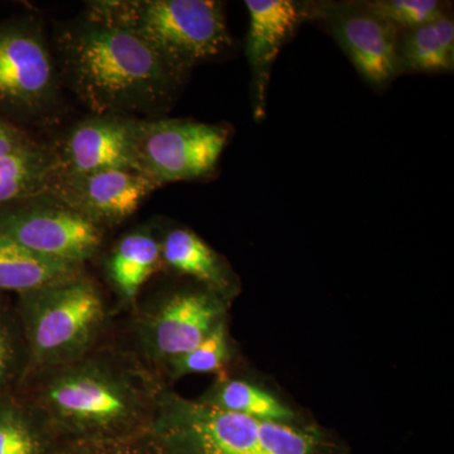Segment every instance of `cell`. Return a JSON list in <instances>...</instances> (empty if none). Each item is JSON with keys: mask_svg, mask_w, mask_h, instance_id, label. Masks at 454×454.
Segmentation results:
<instances>
[{"mask_svg": "<svg viewBox=\"0 0 454 454\" xmlns=\"http://www.w3.org/2000/svg\"><path fill=\"white\" fill-rule=\"evenodd\" d=\"M164 385L139 358L97 348L74 363L27 372L16 391L50 433L91 443L146 432Z\"/></svg>", "mask_w": 454, "mask_h": 454, "instance_id": "6da1fadb", "label": "cell"}, {"mask_svg": "<svg viewBox=\"0 0 454 454\" xmlns=\"http://www.w3.org/2000/svg\"><path fill=\"white\" fill-rule=\"evenodd\" d=\"M55 55L61 82L94 115L167 112L187 76L136 32L89 13L61 27Z\"/></svg>", "mask_w": 454, "mask_h": 454, "instance_id": "7a4b0ae2", "label": "cell"}, {"mask_svg": "<svg viewBox=\"0 0 454 454\" xmlns=\"http://www.w3.org/2000/svg\"><path fill=\"white\" fill-rule=\"evenodd\" d=\"M148 433L163 454H349L336 432L307 418L286 423L230 413L168 385Z\"/></svg>", "mask_w": 454, "mask_h": 454, "instance_id": "3957f363", "label": "cell"}, {"mask_svg": "<svg viewBox=\"0 0 454 454\" xmlns=\"http://www.w3.org/2000/svg\"><path fill=\"white\" fill-rule=\"evenodd\" d=\"M16 310L28 355L27 372L86 356L98 348L107 321L106 300L85 271L18 295Z\"/></svg>", "mask_w": 454, "mask_h": 454, "instance_id": "277c9868", "label": "cell"}, {"mask_svg": "<svg viewBox=\"0 0 454 454\" xmlns=\"http://www.w3.org/2000/svg\"><path fill=\"white\" fill-rule=\"evenodd\" d=\"M86 13L136 32L186 74L232 44L223 4L215 0H101Z\"/></svg>", "mask_w": 454, "mask_h": 454, "instance_id": "5b68a950", "label": "cell"}, {"mask_svg": "<svg viewBox=\"0 0 454 454\" xmlns=\"http://www.w3.org/2000/svg\"><path fill=\"white\" fill-rule=\"evenodd\" d=\"M61 82L38 20L20 17L0 23V118H42L59 103Z\"/></svg>", "mask_w": 454, "mask_h": 454, "instance_id": "8992f818", "label": "cell"}, {"mask_svg": "<svg viewBox=\"0 0 454 454\" xmlns=\"http://www.w3.org/2000/svg\"><path fill=\"white\" fill-rule=\"evenodd\" d=\"M231 131L227 125L191 119H138L136 170L158 188L215 173Z\"/></svg>", "mask_w": 454, "mask_h": 454, "instance_id": "52a82bcc", "label": "cell"}, {"mask_svg": "<svg viewBox=\"0 0 454 454\" xmlns=\"http://www.w3.org/2000/svg\"><path fill=\"white\" fill-rule=\"evenodd\" d=\"M229 303L196 282L160 295L137 322V343L146 366L160 378L170 361L226 322Z\"/></svg>", "mask_w": 454, "mask_h": 454, "instance_id": "ba28073f", "label": "cell"}, {"mask_svg": "<svg viewBox=\"0 0 454 454\" xmlns=\"http://www.w3.org/2000/svg\"><path fill=\"white\" fill-rule=\"evenodd\" d=\"M0 236L44 258L83 267L100 249L104 227L42 195L0 208Z\"/></svg>", "mask_w": 454, "mask_h": 454, "instance_id": "9c48e42d", "label": "cell"}, {"mask_svg": "<svg viewBox=\"0 0 454 454\" xmlns=\"http://www.w3.org/2000/svg\"><path fill=\"white\" fill-rule=\"evenodd\" d=\"M310 14L325 26L372 88L385 89L399 76L400 32L364 2L310 3Z\"/></svg>", "mask_w": 454, "mask_h": 454, "instance_id": "30bf717a", "label": "cell"}, {"mask_svg": "<svg viewBox=\"0 0 454 454\" xmlns=\"http://www.w3.org/2000/svg\"><path fill=\"white\" fill-rule=\"evenodd\" d=\"M157 186L134 169H106L55 177L46 195L101 227L129 219Z\"/></svg>", "mask_w": 454, "mask_h": 454, "instance_id": "8fae6325", "label": "cell"}, {"mask_svg": "<svg viewBox=\"0 0 454 454\" xmlns=\"http://www.w3.org/2000/svg\"><path fill=\"white\" fill-rule=\"evenodd\" d=\"M137 124L138 119L119 114L92 115L77 122L52 148L55 177L115 168L136 170Z\"/></svg>", "mask_w": 454, "mask_h": 454, "instance_id": "7c38bea8", "label": "cell"}, {"mask_svg": "<svg viewBox=\"0 0 454 454\" xmlns=\"http://www.w3.org/2000/svg\"><path fill=\"white\" fill-rule=\"evenodd\" d=\"M249 12L245 52L252 71L253 112L256 121L265 116L271 68L298 27L312 20L310 3L294 0H247Z\"/></svg>", "mask_w": 454, "mask_h": 454, "instance_id": "4fadbf2b", "label": "cell"}, {"mask_svg": "<svg viewBox=\"0 0 454 454\" xmlns=\"http://www.w3.org/2000/svg\"><path fill=\"white\" fill-rule=\"evenodd\" d=\"M162 262L176 273L192 278L226 301L238 294L239 280L219 253L187 227H173L160 239Z\"/></svg>", "mask_w": 454, "mask_h": 454, "instance_id": "5bb4252c", "label": "cell"}, {"mask_svg": "<svg viewBox=\"0 0 454 454\" xmlns=\"http://www.w3.org/2000/svg\"><path fill=\"white\" fill-rule=\"evenodd\" d=\"M162 264L160 239L149 229L122 236L106 260V273L119 297L133 303L140 289Z\"/></svg>", "mask_w": 454, "mask_h": 454, "instance_id": "9a60e30c", "label": "cell"}, {"mask_svg": "<svg viewBox=\"0 0 454 454\" xmlns=\"http://www.w3.org/2000/svg\"><path fill=\"white\" fill-rule=\"evenodd\" d=\"M400 74L450 73L454 67V20L446 12L427 25L400 32Z\"/></svg>", "mask_w": 454, "mask_h": 454, "instance_id": "2e32d148", "label": "cell"}, {"mask_svg": "<svg viewBox=\"0 0 454 454\" xmlns=\"http://www.w3.org/2000/svg\"><path fill=\"white\" fill-rule=\"evenodd\" d=\"M199 399L221 411L256 419L286 423L306 419L271 391L253 381L230 378L226 372L221 373Z\"/></svg>", "mask_w": 454, "mask_h": 454, "instance_id": "e0dca14e", "label": "cell"}, {"mask_svg": "<svg viewBox=\"0 0 454 454\" xmlns=\"http://www.w3.org/2000/svg\"><path fill=\"white\" fill-rule=\"evenodd\" d=\"M55 175L52 148L35 142L0 158V208L46 195Z\"/></svg>", "mask_w": 454, "mask_h": 454, "instance_id": "ac0fdd59", "label": "cell"}, {"mask_svg": "<svg viewBox=\"0 0 454 454\" xmlns=\"http://www.w3.org/2000/svg\"><path fill=\"white\" fill-rule=\"evenodd\" d=\"M82 271V265L44 258L0 236V293L18 297Z\"/></svg>", "mask_w": 454, "mask_h": 454, "instance_id": "d6986e66", "label": "cell"}, {"mask_svg": "<svg viewBox=\"0 0 454 454\" xmlns=\"http://www.w3.org/2000/svg\"><path fill=\"white\" fill-rule=\"evenodd\" d=\"M50 434L16 390L0 395V454H47Z\"/></svg>", "mask_w": 454, "mask_h": 454, "instance_id": "ffe728a7", "label": "cell"}, {"mask_svg": "<svg viewBox=\"0 0 454 454\" xmlns=\"http://www.w3.org/2000/svg\"><path fill=\"white\" fill-rule=\"evenodd\" d=\"M231 358V340L226 321L214 330V333L208 334L195 348L170 361L160 372V379L168 385V382H175L184 376L196 373L221 375L225 372L227 364Z\"/></svg>", "mask_w": 454, "mask_h": 454, "instance_id": "44dd1931", "label": "cell"}, {"mask_svg": "<svg viewBox=\"0 0 454 454\" xmlns=\"http://www.w3.org/2000/svg\"><path fill=\"white\" fill-rule=\"evenodd\" d=\"M28 355L16 307L0 303V395L17 390L25 378Z\"/></svg>", "mask_w": 454, "mask_h": 454, "instance_id": "7402d4cb", "label": "cell"}, {"mask_svg": "<svg viewBox=\"0 0 454 454\" xmlns=\"http://www.w3.org/2000/svg\"><path fill=\"white\" fill-rule=\"evenodd\" d=\"M364 4L399 32L427 25L450 11L448 3L438 0H372Z\"/></svg>", "mask_w": 454, "mask_h": 454, "instance_id": "603a6c76", "label": "cell"}, {"mask_svg": "<svg viewBox=\"0 0 454 454\" xmlns=\"http://www.w3.org/2000/svg\"><path fill=\"white\" fill-rule=\"evenodd\" d=\"M65 454H163L148 430L131 437L91 443H74Z\"/></svg>", "mask_w": 454, "mask_h": 454, "instance_id": "cb8c5ba5", "label": "cell"}, {"mask_svg": "<svg viewBox=\"0 0 454 454\" xmlns=\"http://www.w3.org/2000/svg\"><path fill=\"white\" fill-rule=\"evenodd\" d=\"M13 124L12 121H5V119L0 118V133H2L3 130L7 129L9 125Z\"/></svg>", "mask_w": 454, "mask_h": 454, "instance_id": "d4e9b609", "label": "cell"}]
</instances>
